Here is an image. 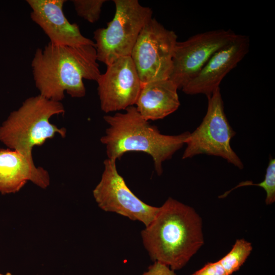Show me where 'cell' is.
I'll use <instances>...</instances> for the list:
<instances>
[{
  "label": "cell",
  "mask_w": 275,
  "mask_h": 275,
  "mask_svg": "<svg viewBox=\"0 0 275 275\" xmlns=\"http://www.w3.org/2000/svg\"><path fill=\"white\" fill-rule=\"evenodd\" d=\"M141 237L152 260L179 270L204 244L202 219L193 208L169 198Z\"/></svg>",
  "instance_id": "1"
},
{
  "label": "cell",
  "mask_w": 275,
  "mask_h": 275,
  "mask_svg": "<svg viewBox=\"0 0 275 275\" xmlns=\"http://www.w3.org/2000/svg\"><path fill=\"white\" fill-rule=\"evenodd\" d=\"M33 76L39 95L61 102L66 92L74 98L83 97V80L97 81L101 73L95 46H71L49 42L38 48L33 58Z\"/></svg>",
  "instance_id": "2"
},
{
  "label": "cell",
  "mask_w": 275,
  "mask_h": 275,
  "mask_svg": "<svg viewBox=\"0 0 275 275\" xmlns=\"http://www.w3.org/2000/svg\"><path fill=\"white\" fill-rule=\"evenodd\" d=\"M125 110L104 116L109 127L100 141L105 145L107 158L116 161L128 152H142L152 157L157 174L161 175L162 163L182 148L190 132L163 134L140 115L135 106Z\"/></svg>",
  "instance_id": "3"
},
{
  "label": "cell",
  "mask_w": 275,
  "mask_h": 275,
  "mask_svg": "<svg viewBox=\"0 0 275 275\" xmlns=\"http://www.w3.org/2000/svg\"><path fill=\"white\" fill-rule=\"evenodd\" d=\"M61 102L48 99L40 95L26 99L17 110L11 112L0 126V142L33 161L32 150L42 145L58 133L65 138L66 129L49 122L54 116L63 114Z\"/></svg>",
  "instance_id": "4"
},
{
  "label": "cell",
  "mask_w": 275,
  "mask_h": 275,
  "mask_svg": "<svg viewBox=\"0 0 275 275\" xmlns=\"http://www.w3.org/2000/svg\"><path fill=\"white\" fill-rule=\"evenodd\" d=\"M115 13L106 28L94 32L97 61L107 66L130 56L138 37L152 11L138 0H114Z\"/></svg>",
  "instance_id": "5"
},
{
  "label": "cell",
  "mask_w": 275,
  "mask_h": 275,
  "mask_svg": "<svg viewBox=\"0 0 275 275\" xmlns=\"http://www.w3.org/2000/svg\"><path fill=\"white\" fill-rule=\"evenodd\" d=\"M235 134L225 113L219 88L208 97L206 115L186 139L182 159L202 154L216 156L242 169L243 164L230 145Z\"/></svg>",
  "instance_id": "6"
},
{
  "label": "cell",
  "mask_w": 275,
  "mask_h": 275,
  "mask_svg": "<svg viewBox=\"0 0 275 275\" xmlns=\"http://www.w3.org/2000/svg\"><path fill=\"white\" fill-rule=\"evenodd\" d=\"M177 36L154 18L142 28L130 57L142 86L150 81L169 79Z\"/></svg>",
  "instance_id": "7"
},
{
  "label": "cell",
  "mask_w": 275,
  "mask_h": 275,
  "mask_svg": "<svg viewBox=\"0 0 275 275\" xmlns=\"http://www.w3.org/2000/svg\"><path fill=\"white\" fill-rule=\"evenodd\" d=\"M98 206L106 212H112L138 221L147 226L159 207L149 205L138 198L128 188L119 174L116 161L107 158L100 182L93 190Z\"/></svg>",
  "instance_id": "8"
},
{
  "label": "cell",
  "mask_w": 275,
  "mask_h": 275,
  "mask_svg": "<svg viewBox=\"0 0 275 275\" xmlns=\"http://www.w3.org/2000/svg\"><path fill=\"white\" fill-rule=\"evenodd\" d=\"M237 36L232 31L216 30L196 34L175 46L169 78L182 89L201 71L212 56Z\"/></svg>",
  "instance_id": "9"
},
{
  "label": "cell",
  "mask_w": 275,
  "mask_h": 275,
  "mask_svg": "<svg viewBox=\"0 0 275 275\" xmlns=\"http://www.w3.org/2000/svg\"><path fill=\"white\" fill-rule=\"evenodd\" d=\"M96 82L101 109L106 113L133 106L142 88L130 56L120 58L107 66Z\"/></svg>",
  "instance_id": "10"
},
{
  "label": "cell",
  "mask_w": 275,
  "mask_h": 275,
  "mask_svg": "<svg viewBox=\"0 0 275 275\" xmlns=\"http://www.w3.org/2000/svg\"><path fill=\"white\" fill-rule=\"evenodd\" d=\"M250 39L237 34L230 43L216 51L199 73L181 89L188 95L204 94L207 98L217 89L224 77L249 51Z\"/></svg>",
  "instance_id": "11"
},
{
  "label": "cell",
  "mask_w": 275,
  "mask_h": 275,
  "mask_svg": "<svg viewBox=\"0 0 275 275\" xmlns=\"http://www.w3.org/2000/svg\"><path fill=\"white\" fill-rule=\"evenodd\" d=\"M64 0H27L32 9L31 18L47 36L51 43L71 46L92 45L93 41L85 37L78 25L66 17Z\"/></svg>",
  "instance_id": "12"
},
{
  "label": "cell",
  "mask_w": 275,
  "mask_h": 275,
  "mask_svg": "<svg viewBox=\"0 0 275 275\" xmlns=\"http://www.w3.org/2000/svg\"><path fill=\"white\" fill-rule=\"evenodd\" d=\"M45 188L50 183L47 171L35 166L34 161L20 152L8 149H0V193H16L28 181Z\"/></svg>",
  "instance_id": "13"
},
{
  "label": "cell",
  "mask_w": 275,
  "mask_h": 275,
  "mask_svg": "<svg viewBox=\"0 0 275 275\" xmlns=\"http://www.w3.org/2000/svg\"><path fill=\"white\" fill-rule=\"evenodd\" d=\"M177 86L170 79L154 80L142 86L135 105L146 120L162 119L180 105Z\"/></svg>",
  "instance_id": "14"
},
{
  "label": "cell",
  "mask_w": 275,
  "mask_h": 275,
  "mask_svg": "<svg viewBox=\"0 0 275 275\" xmlns=\"http://www.w3.org/2000/svg\"><path fill=\"white\" fill-rule=\"evenodd\" d=\"M252 250L250 242L237 239L230 251L222 259L207 263L191 275H231L243 264Z\"/></svg>",
  "instance_id": "15"
},
{
  "label": "cell",
  "mask_w": 275,
  "mask_h": 275,
  "mask_svg": "<svg viewBox=\"0 0 275 275\" xmlns=\"http://www.w3.org/2000/svg\"><path fill=\"white\" fill-rule=\"evenodd\" d=\"M256 185L262 187L266 191L265 203L267 205L272 204L275 201V159L270 158L266 168L264 180L259 183H254L247 181L240 182L238 185L229 191L219 196V198L226 197L232 190L244 186Z\"/></svg>",
  "instance_id": "16"
},
{
  "label": "cell",
  "mask_w": 275,
  "mask_h": 275,
  "mask_svg": "<svg viewBox=\"0 0 275 275\" xmlns=\"http://www.w3.org/2000/svg\"><path fill=\"white\" fill-rule=\"evenodd\" d=\"M75 10L79 17L90 23H94L100 18L102 7L105 0H73Z\"/></svg>",
  "instance_id": "17"
},
{
  "label": "cell",
  "mask_w": 275,
  "mask_h": 275,
  "mask_svg": "<svg viewBox=\"0 0 275 275\" xmlns=\"http://www.w3.org/2000/svg\"><path fill=\"white\" fill-rule=\"evenodd\" d=\"M142 275H176L174 270L160 262L154 261Z\"/></svg>",
  "instance_id": "18"
},
{
  "label": "cell",
  "mask_w": 275,
  "mask_h": 275,
  "mask_svg": "<svg viewBox=\"0 0 275 275\" xmlns=\"http://www.w3.org/2000/svg\"><path fill=\"white\" fill-rule=\"evenodd\" d=\"M0 275H11V274L10 273H7L6 274H2L0 273Z\"/></svg>",
  "instance_id": "19"
}]
</instances>
